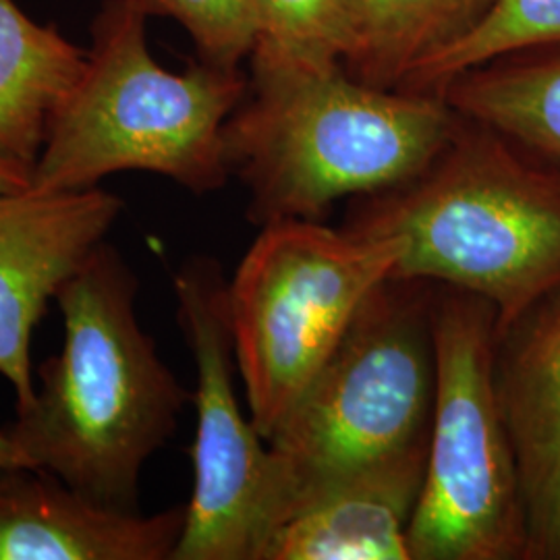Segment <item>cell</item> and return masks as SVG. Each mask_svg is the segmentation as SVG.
Segmentation results:
<instances>
[{"label":"cell","mask_w":560,"mask_h":560,"mask_svg":"<svg viewBox=\"0 0 560 560\" xmlns=\"http://www.w3.org/2000/svg\"><path fill=\"white\" fill-rule=\"evenodd\" d=\"M138 287L101 243L57 293L62 347L42 361L40 386L4 430L27 467L119 511H140L141 469L194 402L140 326Z\"/></svg>","instance_id":"cell-1"},{"label":"cell","mask_w":560,"mask_h":560,"mask_svg":"<svg viewBox=\"0 0 560 560\" xmlns=\"http://www.w3.org/2000/svg\"><path fill=\"white\" fill-rule=\"evenodd\" d=\"M340 229L405 241L390 277L490 301L502 332L560 287V162L459 115L420 175L355 198Z\"/></svg>","instance_id":"cell-2"},{"label":"cell","mask_w":560,"mask_h":560,"mask_svg":"<svg viewBox=\"0 0 560 560\" xmlns=\"http://www.w3.org/2000/svg\"><path fill=\"white\" fill-rule=\"evenodd\" d=\"M457 117L441 96L374 88L342 65L252 71L224 125L226 161L249 194V222H324L339 200L420 175Z\"/></svg>","instance_id":"cell-3"},{"label":"cell","mask_w":560,"mask_h":560,"mask_svg":"<svg viewBox=\"0 0 560 560\" xmlns=\"http://www.w3.org/2000/svg\"><path fill=\"white\" fill-rule=\"evenodd\" d=\"M148 20L136 0H104L80 80L50 119L30 187L92 189L141 171L201 196L231 177L224 125L249 78L200 59L168 71L150 50Z\"/></svg>","instance_id":"cell-4"},{"label":"cell","mask_w":560,"mask_h":560,"mask_svg":"<svg viewBox=\"0 0 560 560\" xmlns=\"http://www.w3.org/2000/svg\"><path fill=\"white\" fill-rule=\"evenodd\" d=\"M436 289L430 280H382L266 441L279 527L332 481L430 441Z\"/></svg>","instance_id":"cell-5"},{"label":"cell","mask_w":560,"mask_h":560,"mask_svg":"<svg viewBox=\"0 0 560 560\" xmlns=\"http://www.w3.org/2000/svg\"><path fill=\"white\" fill-rule=\"evenodd\" d=\"M497 310L439 284L436 400L411 560H529L520 463L494 378Z\"/></svg>","instance_id":"cell-6"},{"label":"cell","mask_w":560,"mask_h":560,"mask_svg":"<svg viewBox=\"0 0 560 560\" xmlns=\"http://www.w3.org/2000/svg\"><path fill=\"white\" fill-rule=\"evenodd\" d=\"M402 252L399 237H365L320 221L260 226L226 284V300L249 418L264 441Z\"/></svg>","instance_id":"cell-7"},{"label":"cell","mask_w":560,"mask_h":560,"mask_svg":"<svg viewBox=\"0 0 560 560\" xmlns=\"http://www.w3.org/2000/svg\"><path fill=\"white\" fill-rule=\"evenodd\" d=\"M229 280L219 260L196 256L173 277L177 322L196 363L194 492L171 560H261L279 527L275 459L235 393Z\"/></svg>","instance_id":"cell-8"},{"label":"cell","mask_w":560,"mask_h":560,"mask_svg":"<svg viewBox=\"0 0 560 560\" xmlns=\"http://www.w3.org/2000/svg\"><path fill=\"white\" fill-rule=\"evenodd\" d=\"M122 201L101 187L0 194V376L25 407L32 381V340L48 301L104 243Z\"/></svg>","instance_id":"cell-9"},{"label":"cell","mask_w":560,"mask_h":560,"mask_svg":"<svg viewBox=\"0 0 560 560\" xmlns=\"http://www.w3.org/2000/svg\"><path fill=\"white\" fill-rule=\"evenodd\" d=\"M494 378L520 463L529 560H560V287L499 332Z\"/></svg>","instance_id":"cell-10"},{"label":"cell","mask_w":560,"mask_h":560,"mask_svg":"<svg viewBox=\"0 0 560 560\" xmlns=\"http://www.w3.org/2000/svg\"><path fill=\"white\" fill-rule=\"evenodd\" d=\"M183 525L185 506L119 511L40 469H0V560H171Z\"/></svg>","instance_id":"cell-11"},{"label":"cell","mask_w":560,"mask_h":560,"mask_svg":"<svg viewBox=\"0 0 560 560\" xmlns=\"http://www.w3.org/2000/svg\"><path fill=\"white\" fill-rule=\"evenodd\" d=\"M428 442L326 486L270 536L261 560H411Z\"/></svg>","instance_id":"cell-12"},{"label":"cell","mask_w":560,"mask_h":560,"mask_svg":"<svg viewBox=\"0 0 560 560\" xmlns=\"http://www.w3.org/2000/svg\"><path fill=\"white\" fill-rule=\"evenodd\" d=\"M88 50L55 25L0 0V159L32 171L52 115L80 80Z\"/></svg>","instance_id":"cell-13"},{"label":"cell","mask_w":560,"mask_h":560,"mask_svg":"<svg viewBox=\"0 0 560 560\" xmlns=\"http://www.w3.org/2000/svg\"><path fill=\"white\" fill-rule=\"evenodd\" d=\"M442 98L459 115L560 162V46L486 62L451 81Z\"/></svg>","instance_id":"cell-14"},{"label":"cell","mask_w":560,"mask_h":560,"mask_svg":"<svg viewBox=\"0 0 560 560\" xmlns=\"http://www.w3.org/2000/svg\"><path fill=\"white\" fill-rule=\"evenodd\" d=\"M494 0H361L360 27L345 71L353 80L399 90L405 80L463 38Z\"/></svg>","instance_id":"cell-15"},{"label":"cell","mask_w":560,"mask_h":560,"mask_svg":"<svg viewBox=\"0 0 560 560\" xmlns=\"http://www.w3.org/2000/svg\"><path fill=\"white\" fill-rule=\"evenodd\" d=\"M252 71L345 67L360 27L361 0H252Z\"/></svg>","instance_id":"cell-16"},{"label":"cell","mask_w":560,"mask_h":560,"mask_svg":"<svg viewBox=\"0 0 560 560\" xmlns=\"http://www.w3.org/2000/svg\"><path fill=\"white\" fill-rule=\"evenodd\" d=\"M560 46V0H494L463 38L420 65L400 92L441 96L463 73L523 50Z\"/></svg>","instance_id":"cell-17"},{"label":"cell","mask_w":560,"mask_h":560,"mask_svg":"<svg viewBox=\"0 0 560 560\" xmlns=\"http://www.w3.org/2000/svg\"><path fill=\"white\" fill-rule=\"evenodd\" d=\"M148 18L177 21L189 34L198 59L241 69L256 40L252 0H136Z\"/></svg>","instance_id":"cell-18"},{"label":"cell","mask_w":560,"mask_h":560,"mask_svg":"<svg viewBox=\"0 0 560 560\" xmlns=\"http://www.w3.org/2000/svg\"><path fill=\"white\" fill-rule=\"evenodd\" d=\"M30 183H32V171L30 168L0 159V194L20 191V189L30 187Z\"/></svg>","instance_id":"cell-19"},{"label":"cell","mask_w":560,"mask_h":560,"mask_svg":"<svg viewBox=\"0 0 560 560\" xmlns=\"http://www.w3.org/2000/svg\"><path fill=\"white\" fill-rule=\"evenodd\" d=\"M11 467H27V463L21 457L18 446L9 439V434L0 432V469H11Z\"/></svg>","instance_id":"cell-20"}]
</instances>
